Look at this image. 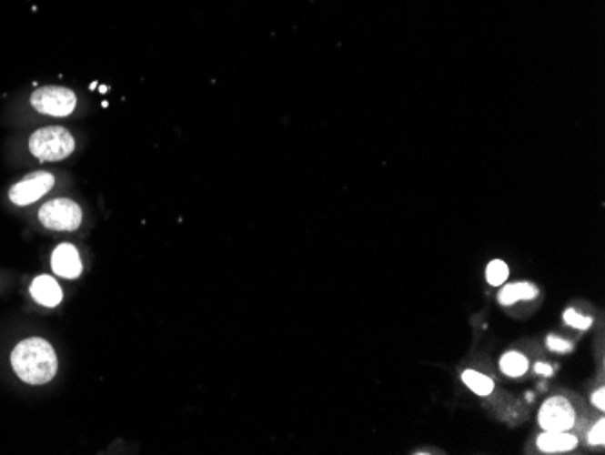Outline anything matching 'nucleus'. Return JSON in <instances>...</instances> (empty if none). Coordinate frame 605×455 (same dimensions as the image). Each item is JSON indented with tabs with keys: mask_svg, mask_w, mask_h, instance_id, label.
Listing matches in <instances>:
<instances>
[{
	"mask_svg": "<svg viewBox=\"0 0 605 455\" xmlns=\"http://www.w3.org/2000/svg\"><path fill=\"white\" fill-rule=\"evenodd\" d=\"M11 365L15 374L29 385L49 383L58 370L56 354L42 338L20 341L11 352Z\"/></svg>",
	"mask_w": 605,
	"mask_h": 455,
	"instance_id": "obj_1",
	"label": "nucleus"
},
{
	"mask_svg": "<svg viewBox=\"0 0 605 455\" xmlns=\"http://www.w3.org/2000/svg\"><path fill=\"white\" fill-rule=\"evenodd\" d=\"M29 151L40 162H60L75 151V138L66 127H42L31 135Z\"/></svg>",
	"mask_w": 605,
	"mask_h": 455,
	"instance_id": "obj_2",
	"label": "nucleus"
},
{
	"mask_svg": "<svg viewBox=\"0 0 605 455\" xmlns=\"http://www.w3.org/2000/svg\"><path fill=\"white\" fill-rule=\"evenodd\" d=\"M31 106L49 116H69L76 107V95L67 87L47 86L31 95Z\"/></svg>",
	"mask_w": 605,
	"mask_h": 455,
	"instance_id": "obj_3",
	"label": "nucleus"
},
{
	"mask_svg": "<svg viewBox=\"0 0 605 455\" xmlns=\"http://www.w3.org/2000/svg\"><path fill=\"white\" fill-rule=\"evenodd\" d=\"M38 220L51 230H76L82 224V209L67 198H56L42 206Z\"/></svg>",
	"mask_w": 605,
	"mask_h": 455,
	"instance_id": "obj_4",
	"label": "nucleus"
},
{
	"mask_svg": "<svg viewBox=\"0 0 605 455\" xmlns=\"http://www.w3.org/2000/svg\"><path fill=\"white\" fill-rule=\"evenodd\" d=\"M539 423L544 432H566L575 425V410L566 398H551L540 407Z\"/></svg>",
	"mask_w": 605,
	"mask_h": 455,
	"instance_id": "obj_5",
	"label": "nucleus"
},
{
	"mask_svg": "<svg viewBox=\"0 0 605 455\" xmlns=\"http://www.w3.org/2000/svg\"><path fill=\"white\" fill-rule=\"evenodd\" d=\"M53 186H55V177L51 173L44 171L33 173L9 189V200L20 207L31 206L36 200H40L45 193H49Z\"/></svg>",
	"mask_w": 605,
	"mask_h": 455,
	"instance_id": "obj_6",
	"label": "nucleus"
},
{
	"mask_svg": "<svg viewBox=\"0 0 605 455\" xmlns=\"http://www.w3.org/2000/svg\"><path fill=\"white\" fill-rule=\"evenodd\" d=\"M51 267L55 270V274H58L60 278H78L82 274V259L78 250L69 245V243H62L53 250L51 256Z\"/></svg>",
	"mask_w": 605,
	"mask_h": 455,
	"instance_id": "obj_7",
	"label": "nucleus"
},
{
	"mask_svg": "<svg viewBox=\"0 0 605 455\" xmlns=\"http://www.w3.org/2000/svg\"><path fill=\"white\" fill-rule=\"evenodd\" d=\"M31 296L44 307H56L62 301V288L51 276H38L31 283Z\"/></svg>",
	"mask_w": 605,
	"mask_h": 455,
	"instance_id": "obj_8",
	"label": "nucleus"
},
{
	"mask_svg": "<svg viewBox=\"0 0 605 455\" xmlns=\"http://www.w3.org/2000/svg\"><path fill=\"white\" fill-rule=\"evenodd\" d=\"M539 449L546 454H560V452H570L577 447V438L573 434L566 432H544L539 438Z\"/></svg>",
	"mask_w": 605,
	"mask_h": 455,
	"instance_id": "obj_9",
	"label": "nucleus"
},
{
	"mask_svg": "<svg viewBox=\"0 0 605 455\" xmlns=\"http://www.w3.org/2000/svg\"><path fill=\"white\" fill-rule=\"evenodd\" d=\"M537 294L539 292L531 283H513V285L504 287L499 292V301L508 307V305H513L520 299H533Z\"/></svg>",
	"mask_w": 605,
	"mask_h": 455,
	"instance_id": "obj_10",
	"label": "nucleus"
},
{
	"mask_svg": "<svg viewBox=\"0 0 605 455\" xmlns=\"http://www.w3.org/2000/svg\"><path fill=\"white\" fill-rule=\"evenodd\" d=\"M529 363L520 352H508L500 359V370L509 378H520L528 372Z\"/></svg>",
	"mask_w": 605,
	"mask_h": 455,
	"instance_id": "obj_11",
	"label": "nucleus"
},
{
	"mask_svg": "<svg viewBox=\"0 0 605 455\" xmlns=\"http://www.w3.org/2000/svg\"><path fill=\"white\" fill-rule=\"evenodd\" d=\"M462 381L471 392H475L479 396H489L495 390V383L488 376L475 372V370H466L462 374Z\"/></svg>",
	"mask_w": 605,
	"mask_h": 455,
	"instance_id": "obj_12",
	"label": "nucleus"
},
{
	"mask_svg": "<svg viewBox=\"0 0 605 455\" xmlns=\"http://www.w3.org/2000/svg\"><path fill=\"white\" fill-rule=\"evenodd\" d=\"M508 276H509V267H508V263H504L502 259H493V261H489V265H488V268H486V279H488L489 285L499 287V285H502V283L508 279Z\"/></svg>",
	"mask_w": 605,
	"mask_h": 455,
	"instance_id": "obj_13",
	"label": "nucleus"
},
{
	"mask_svg": "<svg viewBox=\"0 0 605 455\" xmlns=\"http://www.w3.org/2000/svg\"><path fill=\"white\" fill-rule=\"evenodd\" d=\"M564 319H566V323H568L570 327H573V329H579V330H586V329H590V327L593 325V319H591V318H588V316H582V314H579V312H577V310H573V308L566 310V314H564Z\"/></svg>",
	"mask_w": 605,
	"mask_h": 455,
	"instance_id": "obj_14",
	"label": "nucleus"
},
{
	"mask_svg": "<svg viewBox=\"0 0 605 455\" xmlns=\"http://www.w3.org/2000/svg\"><path fill=\"white\" fill-rule=\"evenodd\" d=\"M605 443V421L600 420L593 430L590 432V445H604Z\"/></svg>",
	"mask_w": 605,
	"mask_h": 455,
	"instance_id": "obj_15",
	"label": "nucleus"
},
{
	"mask_svg": "<svg viewBox=\"0 0 605 455\" xmlns=\"http://www.w3.org/2000/svg\"><path fill=\"white\" fill-rule=\"evenodd\" d=\"M548 347H550L551 350H555V352H560V354L571 350V343L566 341V339H560V338H557V336H550V338H548Z\"/></svg>",
	"mask_w": 605,
	"mask_h": 455,
	"instance_id": "obj_16",
	"label": "nucleus"
},
{
	"mask_svg": "<svg viewBox=\"0 0 605 455\" xmlns=\"http://www.w3.org/2000/svg\"><path fill=\"white\" fill-rule=\"evenodd\" d=\"M591 401H593V405L597 407V409H600V410H604L605 409V392L604 389H600V390H597L595 394H593V398H591Z\"/></svg>",
	"mask_w": 605,
	"mask_h": 455,
	"instance_id": "obj_17",
	"label": "nucleus"
},
{
	"mask_svg": "<svg viewBox=\"0 0 605 455\" xmlns=\"http://www.w3.org/2000/svg\"><path fill=\"white\" fill-rule=\"evenodd\" d=\"M535 372H537V374H542V376H551V374H553V369H551V365L537 363V365H535Z\"/></svg>",
	"mask_w": 605,
	"mask_h": 455,
	"instance_id": "obj_18",
	"label": "nucleus"
}]
</instances>
